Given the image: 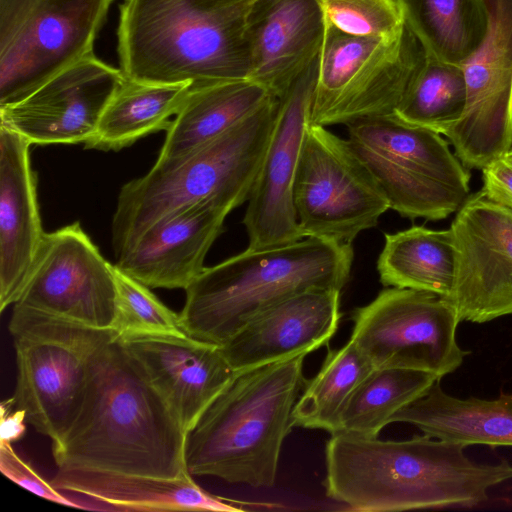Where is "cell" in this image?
Segmentation results:
<instances>
[{"mask_svg": "<svg viewBox=\"0 0 512 512\" xmlns=\"http://www.w3.org/2000/svg\"><path fill=\"white\" fill-rule=\"evenodd\" d=\"M252 0H125L117 52L126 78L149 83L248 78L246 15Z\"/></svg>", "mask_w": 512, "mask_h": 512, "instance_id": "3", "label": "cell"}, {"mask_svg": "<svg viewBox=\"0 0 512 512\" xmlns=\"http://www.w3.org/2000/svg\"><path fill=\"white\" fill-rule=\"evenodd\" d=\"M124 77L92 53L22 100L0 107V125L30 144H85Z\"/></svg>", "mask_w": 512, "mask_h": 512, "instance_id": "17", "label": "cell"}, {"mask_svg": "<svg viewBox=\"0 0 512 512\" xmlns=\"http://www.w3.org/2000/svg\"><path fill=\"white\" fill-rule=\"evenodd\" d=\"M327 23L353 36L393 40L405 22L397 0H320Z\"/></svg>", "mask_w": 512, "mask_h": 512, "instance_id": "33", "label": "cell"}, {"mask_svg": "<svg viewBox=\"0 0 512 512\" xmlns=\"http://www.w3.org/2000/svg\"><path fill=\"white\" fill-rule=\"evenodd\" d=\"M191 83L161 84L124 80L106 105L86 149L118 151L160 130H167L184 104Z\"/></svg>", "mask_w": 512, "mask_h": 512, "instance_id": "27", "label": "cell"}, {"mask_svg": "<svg viewBox=\"0 0 512 512\" xmlns=\"http://www.w3.org/2000/svg\"><path fill=\"white\" fill-rule=\"evenodd\" d=\"M377 260L385 287L427 291L448 298L456 273V248L451 229L433 230L414 225L385 233Z\"/></svg>", "mask_w": 512, "mask_h": 512, "instance_id": "26", "label": "cell"}, {"mask_svg": "<svg viewBox=\"0 0 512 512\" xmlns=\"http://www.w3.org/2000/svg\"><path fill=\"white\" fill-rule=\"evenodd\" d=\"M426 52L405 25L393 40L346 34L326 22L310 124L394 114Z\"/></svg>", "mask_w": 512, "mask_h": 512, "instance_id": "9", "label": "cell"}, {"mask_svg": "<svg viewBox=\"0 0 512 512\" xmlns=\"http://www.w3.org/2000/svg\"><path fill=\"white\" fill-rule=\"evenodd\" d=\"M488 32L463 64L461 118L443 134L467 169H483L512 148V0H484Z\"/></svg>", "mask_w": 512, "mask_h": 512, "instance_id": "14", "label": "cell"}, {"mask_svg": "<svg viewBox=\"0 0 512 512\" xmlns=\"http://www.w3.org/2000/svg\"><path fill=\"white\" fill-rule=\"evenodd\" d=\"M187 434L237 375L220 346L190 336L118 338Z\"/></svg>", "mask_w": 512, "mask_h": 512, "instance_id": "18", "label": "cell"}, {"mask_svg": "<svg viewBox=\"0 0 512 512\" xmlns=\"http://www.w3.org/2000/svg\"><path fill=\"white\" fill-rule=\"evenodd\" d=\"M9 330L17 362L15 405L55 443L76 418L95 356L118 334L18 304L13 305Z\"/></svg>", "mask_w": 512, "mask_h": 512, "instance_id": "7", "label": "cell"}, {"mask_svg": "<svg viewBox=\"0 0 512 512\" xmlns=\"http://www.w3.org/2000/svg\"><path fill=\"white\" fill-rule=\"evenodd\" d=\"M374 368L352 340L329 350L318 373L306 380L295 404V426L335 434L350 396Z\"/></svg>", "mask_w": 512, "mask_h": 512, "instance_id": "30", "label": "cell"}, {"mask_svg": "<svg viewBox=\"0 0 512 512\" xmlns=\"http://www.w3.org/2000/svg\"><path fill=\"white\" fill-rule=\"evenodd\" d=\"M112 266L79 222L45 233L15 304L85 326L112 329L117 297Z\"/></svg>", "mask_w": 512, "mask_h": 512, "instance_id": "13", "label": "cell"}, {"mask_svg": "<svg viewBox=\"0 0 512 512\" xmlns=\"http://www.w3.org/2000/svg\"><path fill=\"white\" fill-rule=\"evenodd\" d=\"M51 484L58 490L89 497L99 511H221L243 508L202 489L192 475L160 478L85 468H58Z\"/></svg>", "mask_w": 512, "mask_h": 512, "instance_id": "23", "label": "cell"}, {"mask_svg": "<svg viewBox=\"0 0 512 512\" xmlns=\"http://www.w3.org/2000/svg\"><path fill=\"white\" fill-rule=\"evenodd\" d=\"M188 434L118 338L95 356L82 404L52 443L58 468L182 478Z\"/></svg>", "mask_w": 512, "mask_h": 512, "instance_id": "1", "label": "cell"}, {"mask_svg": "<svg viewBox=\"0 0 512 512\" xmlns=\"http://www.w3.org/2000/svg\"><path fill=\"white\" fill-rule=\"evenodd\" d=\"M348 142L368 168L390 209L402 217L442 220L469 197L470 173L441 134L395 114L348 124Z\"/></svg>", "mask_w": 512, "mask_h": 512, "instance_id": "8", "label": "cell"}, {"mask_svg": "<svg viewBox=\"0 0 512 512\" xmlns=\"http://www.w3.org/2000/svg\"><path fill=\"white\" fill-rule=\"evenodd\" d=\"M440 381L431 372L375 367L346 403L335 434L377 438L393 416Z\"/></svg>", "mask_w": 512, "mask_h": 512, "instance_id": "29", "label": "cell"}, {"mask_svg": "<svg viewBox=\"0 0 512 512\" xmlns=\"http://www.w3.org/2000/svg\"><path fill=\"white\" fill-rule=\"evenodd\" d=\"M30 143L0 125V311L21 296L45 232Z\"/></svg>", "mask_w": 512, "mask_h": 512, "instance_id": "22", "label": "cell"}, {"mask_svg": "<svg viewBox=\"0 0 512 512\" xmlns=\"http://www.w3.org/2000/svg\"><path fill=\"white\" fill-rule=\"evenodd\" d=\"M230 209L196 205L152 225L117 257L115 265L149 288L184 289L204 270Z\"/></svg>", "mask_w": 512, "mask_h": 512, "instance_id": "21", "label": "cell"}, {"mask_svg": "<svg viewBox=\"0 0 512 512\" xmlns=\"http://www.w3.org/2000/svg\"><path fill=\"white\" fill-rule=\"evenodd\" d=\"M450 229L456 273L448 300L460 322L512 315V209L481 190L469 195Z\"/></svg>", "mask_w": 512, "mask_h": 512, "instance_id": "15", "label": "cell"}, {"mask_svg": "<svg viewBox=\"0 0 512 512\" xmlns=\"http://www.w3.org/2000/svg\"><path fill=\"white\" fill-rule=\"evenodd\" d=\"M15 405L14 398L4 400L1 403L0 442L13 443L20 440L26 431L27 416L25 410L17 408L11 411Z\"/></svg>", "mask_w": 512, "mask_h": 512, "instance_id": "36", "label": "cell"}, {"mask_svg": "<svg viewBox=\"0 0 512 512\" xmlns=\"http://www.w3.org/2000/svg\"><path fill=\"white\" fill-rule=\"evenodd\" d=\"M320 0H252L246 15L248 79L280 98L320 56Z\"/></svg>", "mask_w": 512, "mask_h": 512, "instance_id": "19", "label": "cell"}, {"mask_svg": "<svg viewBox=\"0 0 512 512\" xmlns=\"http://www.w3.org/2000/svg\"><path fill=\"white\" fill-rule=\"evenodd\" d=\"M405 25L426 54L461 65L482 44L489 28L484 0H397Z\"/></svg>", "mask_w": 512, "mask_h": 512, "instance_id": "28", "label": "cell"}, {"mask_svg": "<svg viewBox=\"0 0 512 512\" xmlns=\"http://www.w3.org/2000/svg\"><path fill=\"white\" fill-rule=\"evenodd\" d=\"M278 111L270 97L241 122L166 165L124 184L112 219L116 258L160 220L184 209L214 204L231 211L248 201Z\"/></svg>", "mask_w": 512, "mask_h": 512, "instance_id": "6", "label": "cell"}, {"mask_svg": "<svg viewBox=\"0 0 512 512\" xmlns=\"http://www.w3.org/2000/svg\"><path fill=\"white\" fill-rule=\"evenodd\" d=\"M270 97L272 95L262 85L248 78L191 87L166 130L164 144L154 165L181 159L241 122Z\"/></svg>", "mask_w": 512, "mask_h": 512, "instance_id": "25", "label": "cell"}, {"mask_svg": "<svg viewBox=\"0 0 512 512\" xmlns=\"http://www.w3.org/2000/svg\"><path fill=\"white\" fill-rule=\"evenodd\" d=\"M404 422L435 439L462 443L512 446V393L495 399L447 394L436 381L421 397L399 410L391 423Z\"/></svg>", "mask_w": 512, "mask_h": 512, "instance_id": "24", "label": "cell"}, {"mask_svg": "<svg viewBox=\"0 0 512 512\" xmlns=\"http://www.w3.org/2000/svg\"><path fill=\"white\" fill-rule=\"evenodd\" d=\"M482 192L492 201L512 209V159L506 154L482 169Z\"/></svg>", "mask_w": 512, "mask_h": 512, "instance_id": "35", "label": "cell"}, {"mask_svg": "<svg viewBox=\"0 0 512 512\" xmlns=\"http://www.w3.org/2000/svg\"><path fill=\"white\" fill-rule=\"evenodd\" d=\"M507 155L512 159V148H511V150L507 153Z\"/></svg>", "mask_w": 512, "mask_h": 512, "instance_id": "37", "label": "cell"}, {"mask_svg": "<svg viewBox=\"0 0 512 512\" xmlns=\"http://www.w3.org/2000/svg\"><path fill=\"white\" fill-rule=\"evenodd\" d=\"M353 261L352 244L316 237L249 249L204 268L186 288L180 312L188 336L222 346L252 318L296 294L341 291Z\"/></svg>", "mask_w": 512, "mask_h": 512, "instance_id": "5", "label": "cell"}, {"mask_svg": "<svg viewBox=\"0 0 512 512\" xmlns=\"http://www.w3.org/2000/svg\"><path fill=\"white\" fill-rule=\"evenodd\" d=\"M305 356L237 373L188 434L185 457L192 476L256 488L274 485L306 383Z\"/></svg>", "mask_w": 512, "mask_h": 512, "instance_id": "4", "label": "cell"}, {"mask_svg": "<svg viewBox=\"0 0 512 512\" xmlns=\"http://www.w3.org/2000/svg\"><path fill=\"white\" fill-rule=\"evenodd\" d=\"M340 293L314 289L291 296L256 315L220 348L237 373L308 355L336 333Z\"/></svg>", "mask_w": 512, "mask_h": 512, "instance_id": "20", "label": "cell"}, {"mask_svg": "<svg viewBox=\"0 0 512 512\" xmlns=\"http://www.w3.org/2000/svg\"><path fill=\"white\" fill-rule=\"evenodd\" d=\"M113 0H0V107L94 53Z\"/></svg>", "mask_w": 512, "mask_h": 512, "instance_id": "10", "label": "cell"}, {"mask_svg": "<svg viewBox=\"0 0 512 512\" xmlns=\"http://www.w3.org/2000/svg\"><path fill=\"white\" fill-rule=\"evenodd\" d=\"M0 470L11 481L46 500L79 508L67 492L56 489L12 448L11 443L0 442ZM80 509V508H79Z\"/></svg>", "mask_w": 512, "mask_h": 512, "instance_id": "34", "label": "cell"}, {"mask_svg": "<svg viewBox=\"0 0 512 512\" xmlns=\"http://www.w3.org/2000/svg\"><path fill=\"white\" fill-rule=\"evenodd\" d=\"M352 320L350 340L374 367L417 369L441 380L469 354L457 342L454 306L431 292L386 287L357 308Z\"/></svg>", "mask_w": 512, "mask_h": 512, "instance_id": "12", "label": "cell"}, {"mask_svg": "<svg viewBox=\"0 0 512 512\" xmlns=\"http://www.w3.org/2000/svg\"><path fill=\"white\" fill-rule=\"evenodd\" d=\"M429 435L379 440L331 434L326 443L327 497L357 511L472 507L512 479V465L479 464L462 443Z\"/></svg>", "mask_w": 512, "mask_h": 512, "instance_id": "2", "label": "cell"}, {"mask_svg": "<svg viewBox=\"0 0 512 512\" xmlns=\"http://www.w3.org/2000/svg\"><path fill=\"white\" fill-rule=\"evenodd\" d=\"M305 237L352 244L390 209L380 186L345 140L325 126L307 128L293 187Z\"/></svg>", "mask_w": 512, "mask_h": 512, "instance_id": "11", "label": "cell"}, {"mask_svg": "<svg viewBox=\"0 0 512 512\" xmlns=\"http://www.w3.org/2000/svg\"><path fill=\"white\" fill-rule=\"evenodd\" d=\"M116 283V313L112 329L118 338L141 335L188 336L180 319L150 288L112 266Z\"/></svg>", "mask_w": 512, "mask_h": 512, "instance_id": "32", "label": "cell"}, {"mask_svg": "<svg viewBox=\"0 0 512 512\" xmlns=\"http://www.w3.org/2000/svg\"><path fill=\"white\" fill-rule=\"evenodd\" d=\"M316 60L278 98L274 126L243 218L249 249L287 245L303 239L293 187L317 79Z\"/></svg>", "mask_w": 512, "mask_h": 512, "instance_id": "16", "label": "cell"}, {"mask_svg": "<svg viewBox=\"0 0 512 512\" xmlns=\"http://www.w3.org/2000/svg\"><path fill=\"white\" fill-rule=\"evenodd\" d=\"M466 97L463 66L426 54L394 114L408 124L443 135L461 118Z\"/></svg>", "mask_w": 512, "mask_h": 512, "instance_id": "31", "label": "cell"}]
</instances>
